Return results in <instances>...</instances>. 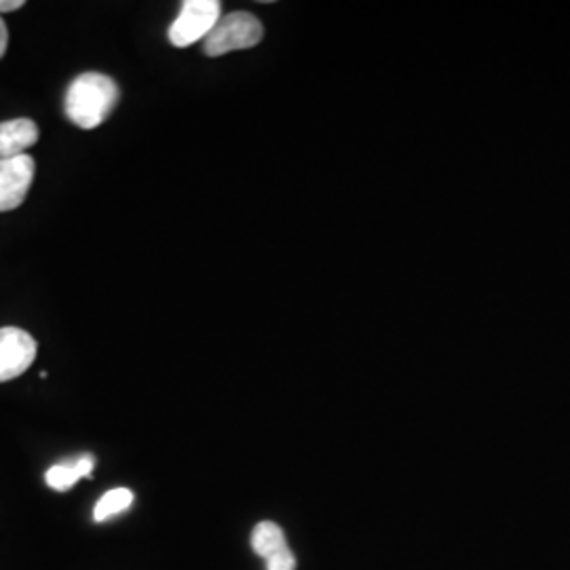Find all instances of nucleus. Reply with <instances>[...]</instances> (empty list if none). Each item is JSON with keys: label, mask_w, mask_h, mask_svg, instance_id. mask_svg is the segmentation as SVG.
<instances>
[{"label": "nucleus", "mask_w": 570, "mask_h": 570, "mask_svg": "<svg viewBox=\"0 0 570 570\" xmlns=\"http://www.w3.org/2000/svg\"><path fill=\"white\" fill-rule=\"evenodd\" d=\"M121 100L119 85L100 72H85L66 91V115L81 129L100 127Z\"/></svg>", "instance_id": "obj_1"}, {"label": "nucleus", "mask_w": 570, "mask_h": 570, "mask_svg": "<svg viewBox=\"0 0 570 570\" xmlns=\"http://www.w3.org/2000/svg\"><path fill=\"white\" fill-rule=\"evenodd\" d=\"M263 23L247 13V11H235L220 18L218 26L212 30V35L205 39V56L220 58L230 51L252 49L263 41Z\"/></svg>", "instance_id": "obj_2"}, {"label": "nucleus", "mask_w": 570, "mask_h": 570, "mask_svg": "<svg viewBox=\"0 0 570 570\" xmlns=\"http://www.w3.org/2000/svg\"><path fill=\"white\" fill-rule=\"evenodd\" d=\"M223 4L218 0H186L180 16L169 26V42L174 47H190L205 41L218 26Z\"/></svg>", "instance_id": "obj_3"}, {"label": "nucleus", "mask_w": 570, "mask_h": 570, "mask_svg": "<svg viewBox=\"0 0 570 570\" xmlns=\"http://www.w3.org/2000/svg\"><path fill=\"white\" fill-rule=\"evenodd\" d=\"M37 341L21 327H0V383L21 376L37 360Z\"/></svg>", "instance_id": "obj_4"}, {"label": "nucleus", "mask_w": 570, "mask_h": 570, "mask_svg": "<svg viewBox=\"0 0 570 570\" xmlns=\"http://www.w3.org/2000/svg\"><path fill=\"white\" fill-rule=\"evenodd\" d=\"M35 174L37 164L28 155L0 159V212H13L26 202Z\"/></svg>", "instance_id": "obj_5"}, {"label": "nucleus", "mask_w": 570, "mask_h": 570, "mask_svg": "<svg viewBox=\"0 0 570 570\" xmlns=\"http://www.w3.org/2000/svg\"><path fill=\"white\" fill-rule=\"evenodd\" d=\"M39 142V127L32 119L0 122V159L26 155L30 146Z\"/></svg>", "instance_id": "obj_6"}, {"label": "nucleus", "mask_w": 570, "mask_h": 570, "mask_svg": "<svg viewBox=\"0 0 570 570\" xmlns=\"http://www.w3.org/2000/svg\"><path fill=\"white\" fill-rule=\"evenodd\" d=\"M96 468V456L94 454H82L75 461H66V463H58L45 473L47 487L56 490V492H68L75 489L77 482L81 478H91Z\"/></svg>", "instance_id": "obj_7"}, {"label": "nucleus", "mask_w": 570, "mask_h": 570, "mask_svg": "<svg viewBox=\"0 0 570 570\" xmlns=\"http://www.w3.org/2000/svg\"><path fill=\"white\" fill-rule=\"evenodd\" d=\"M252 548L254 551L268 560L271 556H275L277 551L285 550L287 543H285L284 530L279 524L275 522H261L254 532H252Z\"/></svg>", "instance_id": "obj_8"}, {"label": "nucleus", "mask_w": 570, "mask_h": 570, "mask_svg": "<svg viewBox=\"0 0 570 570\" xmlns=\"http://www.w3.org/2000/svg\"><path fill=\"white\" fill-rule=\"evenodd\" d=\"M134 505V492L129 489H112L104 494L102 499L96 503L94 510V520L96 522H106L122 511L129 510Z\"/></svg>", "instance_id": "obj_9"}, {"label": "nucleus", "mask_w": 570, "mask_h": 570, "mask_svg": "<svg viewBox=\"0 0 570 570\" xmlns=\"http://www.w3.org/2000/svg\"><path fill=\"white\" fill-rule=\"evenodd\" d=\"M266 562V570H296V558L289 551V548L277 551L275 556H271Z\"/></svg>", "instance_id": "obj_10"}, {"label": "nucleus", "mask_w": 570, "mask_h": 570, "mask_svg": "<svg viewBox=\"0 0 570 570\" xmlns=\"http://www.w3.org/2000/svg\"><path fill=\"white\" fill-rule=\"evenodd\" d=\"M7 45H9V30H7V23H4L2 16H0V60L7 53Z\"/></svg>", "instance_id": "obj_11"}, {"label": "nucleus", "mask_w": 570, "mask_h": 570, "mask_svg": "<svg viewBox=\"0 0 570 570\" xmlns=\"http://www.w3.org/2000/svg\"><path fill=\"white\" fill-rule=\"evenodd\" d=\"M21 7H23V0H0V16L18 11Z\"/></svg>", "instance_id": "obj_12"}]
</instances>
